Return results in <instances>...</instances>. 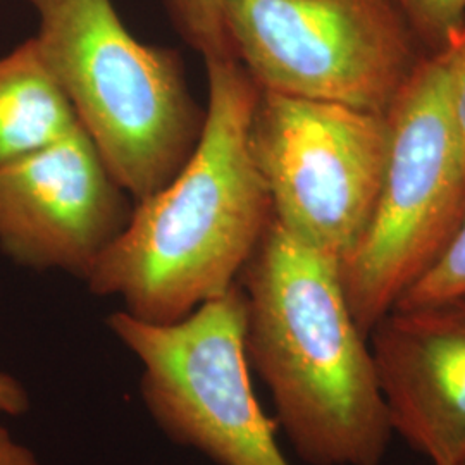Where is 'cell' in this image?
<instances>
[{
	"mask_svg": "<svg viewBox=\"0 0 465 465\" xmlns=\"http://www.w3.org/2000/svg\"><path fill=\"white\" fill-rule=\"evenodd\" d=\"M134 209L78 124L0 169V250L17 266L84 282Z\"/></svg>",
	"mask_w": 465,
	"mask_h": 465,
	"instance_id": "cell-8",
	"label": "cell"
},
{
	"mask_svg": "<svg viewBox=\"0 0 465 465\" xmlns=\"http://www.w3.org/2000/svg\"><path fill=\"white\" fill-rule=\"evenodd\" d=\"M184 42L207 63L238 61L226 30L223 0H163Z\"/></svg>",
	"mask_w": 465,
	"mask_h": 465,
	"instance_id": "cell-11",
	"label": "cell"
},
{
	"mask_svg": "<svg viewBox=\"0 0 465 465\" xmlns=\"http://www.w3.org/2000/svg\"><path fill=\"white\" fill-rule=\"evenodd\" d=\"M107 328L140 362V399L173 443L217 465H290L252 388L247 299L238 282L178 322L117 311Z\"/></svg>",
	"mask_w": 465,
	"mask_h": 465,
	"instance_id": "cell-5",
	"label": "cell"
},
{
	"mask_svg": "<svg viewBox=\"0 0 465 465\" xmlns=\"http://www.w3.org/2000/svg\"><path fill=\"white\" fill-rule=\"evenodd\" d=\"M420 42L434 52L449 47L465 28V0H393Z\"/></svg>",
	"mask_w": 465,
	"mask_h": 465,
	"instance_id": "cell-13",
	"label": "cell"
},
{
	"mask_svg": "<svg viewBox=\"0 0 465 465\" xmlns=\"http://www.w3.org/2000/svg\"><path fill=\"white\" fill-rule=\"evenodd\" d=\"M209 102L197 147L134 214L84 282L124 312L173 324L230 292L272 221L250 149L259 86L240 61L207 63Z\"/></svg>",
	"mask_w": 465,
	"mask_h": 465,
	"instance_id": "cell-1",
	"label": "cell"
},
{
	"mask_svg": "<svg viewBox=\"0 0 465 465\" xmlns=\"http://www.w3.org/2000/svg\"><path fill=\"white\" fill-rule=\"evenodd\" d=\"M0 465H40L36 455L0 426Z\"/></svg>",
	"mask_w": 465,
	"mask_h": 465,
	"instance_id": "cell-16",
	"label": "cell"
},
{
	"mask_svg": "<svg viewBox=\"0 0 465 465\" xmlns=\"http://www.w3.org/2000/svg\"><path fill=\"white\" fill-rule=\"evenodd\" d=\"M238 61L262 90L388 114L419 63L393 0H223Z\"/></svg>",
	"mask_w": 465,
	"mask_h": 465,
	"instance_id": "cell-6",
	"label": "cell"
},
{
	"mask_svg": "<svg viewBox=\"0 0 465 465\" xmlns=\"http://www.w3.org/2000/svg\"><path fill=\"white\" fill-rule=\"evenodd\" d=\"M459 465H465V459H464V460H462V462H460V464H459Z\"/></svg>",
	"mask_w": 465,
	"mask_h": 465,
	"instance_id": "cell-17",
	"label": "cell"
},
{
	"mask_svg": "<svg viewBox=\"0 0 465 465\" xmlns=\"http://www.w3.org/2000/svg\"><path fill=\"white\" fill-rule=\"evenodd\" d=\"M30 411V393L13 374L0 371V416H25Z\"/></svg>",
	"mask_w": 465,
	"mask_h": 465,
	"instance_id": "cell-15",
	"label": "cell"
},
{
	"mask_svg": "<svg viewBox=\"0 0 465 465\" xmlns=\"http://www.w3.org/2000/svg\"><path fill=\"white\" fill-rule=\"evenodd\" d=\"M390 155L366 232L340 262L351 314L369 336L434 264L465 205V161L441 52L424 57L390 113Z\"/></svg>",
	"mask_w": 465,
	"mask_h": 465,
	"instance_id": "cell-4",
	"label": "cell"
},
{
	"mask_svg": "<svg viewBox=\"0 0 465 465\" xmlns=\"http://www.w3.org/2000/svg\"><path fill=\"white\" fill-rule=\"evenodd\" d=\"M35 44L117 183L136 202L166 186L205 123L176 50L142 44L113 0H25Z\"/></svg>",
	"mask_w": 465,
	"mask_h": 465,
	"instance_id": "cell-3",
	"label": "cell"
},
{
	"mask_svg": "<svg viewBox=\"0 0 465 465\" xmlns=\"http://www.w3.org/2000/svg\"><path fill=\"white\" fill-rule=\"evenodd\" d=\"M80 124L35 38L0 55V169Z\"/></svg>",
	"mask_w": 465,
	"mask_h": 465,
	"instance_id": "cell-10",
	"label": "cell"
},
{
	"mask_svg": "<svg viewBox=\"0 0 465 465\" xmlns=\"http://www.w3.org/2000/svg\"><path fill=\"white\" fill-rule=\"evenodd\" d=\"M238 284L245 350L292 447L311 465H381L393 428L340 262L272 219Z\"/></svg>",
	"mask_w": 465,
	"mask_h": 465,
	"instance_id": "cell-2",
	"label": "cell"
},
{
	"mask_svg": "<svg viewBox=\"0 0 465 465\" xmlns=\"http://www.w3.org/2000/svg\"><path fill=\"white\" fill-rule=\"evenodd\" d=\"M462 295H465V205L445 249L395 307H417Z\"/></svg>",
	"mask_w": 465,
	"mask_h": 465,
	"instance_id": "cell-12",
	"label": "cell"
},
{
	"mask_svg": "<svg viewBox=\"0 0 465 465\" xmlns=\"http://www.w3.org/2000/svg\"><path fill=\"white\" fill-rule=\"evenodd\" d=\"M438 52H441L445 59L450 116L465 161V28L449 47Z\"/></svg>",
	"mask_w": 465,
	"mask_h": 465,
	"instance_id": "cell-14",
	"label": "cell"
},
{
	"mask_svg": "<svg viewBox=\"0 0 465 465\" xmlns=\"http://www.w3.org/2000/svg\"><path fill=\"white\" fill-rule=\"evenodd\" d=\"M369 345L393 432L432 465L465 459V295L395 307Z\"/></svg>",
	"mask_w": 465,
	"mask_h": 465,
	"instance_id": "cell-9",
	"label": "cell"
},
{
	"mask_svg": "<svg viewBox=\"0 0 465 465\" xmlns=\"http://www.w3.org/2000/svg\"><path fill=\"white\" fill-rule=\"evenodd\" d=\"M388 114L259 88L250 149L272 219L338 262L372 216L390 155Z\"/></svg>",
	"mask_w": 465,
	"mask_h": 465,
	"instance_id": "cell-7",
	"label": "cell"
}]
</instances>
